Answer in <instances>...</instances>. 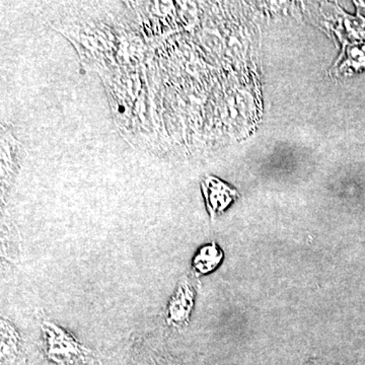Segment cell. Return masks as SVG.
I'll return each mask as SVG.
<instances>
[{
    "mask_svg": "<svg viewBox=\"0 0 365 365\" xmlns=\"http://www.w3.org/2000/svg\"><path fill=\"white\" fill-rule=\"evenodd\" d=\"M186 288H179L176 294L170 300L167 309V321L169 325L178 326L187 319V313L190 309V295Z\"/></svg>",
    "mask_w": 365,
    "mask_h": 365,
    "instance_id": "obj_4",
    "label": "cell"
},
{
    "mask_svg": "<svg viewBox=\"0 0 365 365\" xmlns=\"http://www.w3.org/2000/svg\"><path fill=\"white\" fill-rule=\"evenodd\" d=\"M43 332L48 356L54 361L64 364L78 359L85 353V349L71 333L54 324H43Z\"/></svg>",
    "mask_w": 365,
    "mask_h": 365,
    "instance_id": "obj_1",
    "label": "cell"
},
{
    "mask_svg": "<svg viewBox=\"0 0 365 365\" xmlns=\"http://www.w3.org/2000/svg\"><path fill=\"white\" fill-rule=\"evenodd\" d=\"M222 251L215 244L207 245L199 250L193 260V270L197 275H204L217 267L222 260Z\"/></svg>",
    "mask_w": 365,
    "mask_h": 365,
    "instance_id": "obj_3",
    "label": "cell"
},
{
    "mask_svg": "<svg viewBox=\"0 0 365 365\" xmlns=\"http://www.w3.org/2000/svg\"><path fill=\"white\" fill-rule=\"evenodd\" d=\"M19 343V335L14 327L6 321H1V353L4 359H13Z\"/></svg>",
    "mask_w": 365,
    "mask_h": 365,
    "instance_id": "obj_5",
    "label": "cell"
},
{
    "mask_svg": "<svg viewBox=\"0 0 365 365\" xmlns=\"http://www.w3.org/2000/svg\"><path fill=\"white\" fill-rule=\"evenodd\" d=\"M203 192L209 212L212 216L225 210L228 204L234 200L235 196H237L235 190L213 178H208L203 182Z\"/></svg>",
    "mask_w": 365,
    "mask_h": 365,
    "instance_id": "obj_2",
    "label": "cell"
}]
</instances>
